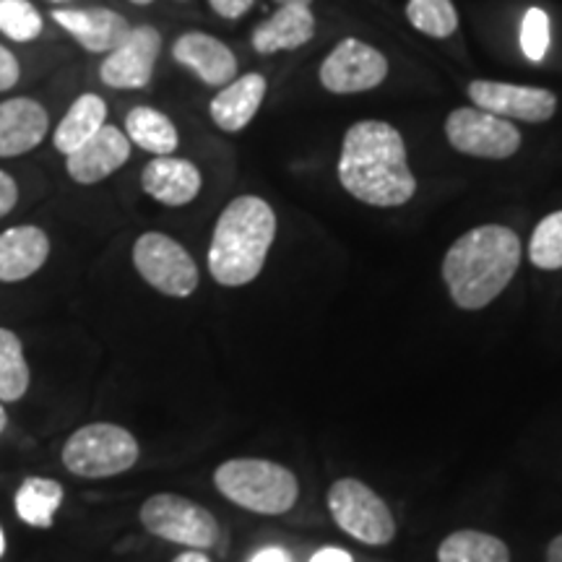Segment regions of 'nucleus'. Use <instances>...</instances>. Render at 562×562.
<instances>
[{"label":"nucleus","instance_id":"1","mask_svg":"<svg viewBox=\"0 0 562 562\" xmlns=\"http://www.w3.org/2000/svg\"><path fill=\"white\" fill-rule=\"evenodd\" d=\"M336 175L344 191L364 206L396 209L417 193L402 133L385 121H360L344 133Z\"/></svg>","mask_w":562,"mask_h":562},{"label":"nucleus","instance_id":"2","mask_svg":"<svg viewBox=\"0 0 562 562\" xmlns=\"http://www.w3.org/2000/svg\"><path fill=\"white\" fill-rule=\"evenodd\" d=\"M521 256V237L505 224H482L463 232L440 266L453 305L469 313L492 305L516 277Z\"/></svg>","mask_w":562,"mask_h":562},{"label":"nucleus","instance_id":"3","mask_svg":"<svg viewBox=\"0 0 562 562\" xmlns=\"http://www.w3.org/2000/svg\"><path fill=\"white\" fill-rule=\"evenodd\" d=\"M277 240V214L258 195H237L216 220L209 245V273L222 286H245L261 277Z\"/></svg>","mask_w":562,"mask_h":562},{"label":"nucleus","instance_id":"4","mask_svg":"<svg viewBox=\"0 0 562 562\" xmlns=\"http://www.w3.org/2000/svg\"><path fill=\"white\" fill-rule=\"evenodd\" d=\"M214 487L237 508L258 516H284L300 501L292 469L269 459H229L214 472Z\"/></svg>","mask_w":562,"mask_h":562},{"label":"nucleus","instance_id":"5","mask_svg":"<svg viewBox=\"0 0 562 562\" xmlns=\"http://www.w3.org/2000/svg\"><path fill=\"white\" fill-rule=\"evenodd\" d=\"M138 456L136 435L112 422H91L79 427L60 451L63 467L81 480H110L131 472Z\"/></svg>","mask_w":562,"mask_h":562},{"label":"nucleus","instance_id":"6","mask_svg":"<svg viewBox=\"0 0 562 562\" xmlns=\"http://www.w3.org/2000/svg\"><path fill=\"white\" fill-rule=\"evenodd\" d=\"M138 521L151 537L180 544L186 550H211L220 542V521L209 508L175 492H157L146 497Z\"/></svg>","mask_w":562,"mask_h":562},{"label":"nucleus","instance_id":"7","mask_svg":"<svg viewBox=\"0 0 562 562\" xmlns=\"http://www.w3.org/2000/svg\"><path fill=\"white\" fill-rule=\"evenodd\" d=\"M328 510L336 526L357 542L385 547L396 539V518L389 503L357 476H341L328 487Z\"/></svg>","mask_w":562,"mask_h":562},{"label":"nucleus","instance_id":"8","mask_svg":"<svg viewBox=\"0 0 562 562\" xmlns=\"http://www.w3.org/2000/svg\"><path fill=\"white\" fill-rule=\"evenodd\" d=\"M133 266L138 277L165 297L186 300L199 290V266L178 240L165 232H144L133 243Z\"/></svg>","mask_w":562,"mask_h":562},{"label":"nucleus","instance_id":"9","mask_svg":"<svg viewBox=\"0 0 562 562\" xmlns=\"http://www.w3.org/2000/svg\"><path fill=\"white\" fill-rule=\"evenodd\" d=\"M446 138L456 151L476 159H510L521 149V131L480 108L453 110L446 121Z\"/></svg>","mask_w":562,"mask_h":562},{"label":"nucleus","instance_id":"10","mask_svg":"<svg viewBox=\"0 0 562 562\" xmlns=\"http://www.w3.org/2000/svg\"><path fill=\"white\" fill-rule=\"evenodd\" d=\"M389 76V58L368 42L347 37L321 63L318 81L331 94H362L381 87Z\"/></svg>","mask_w":562,"mask_h":562},{"label":"nucleus","instance_id":"11","mask_svg":"<svg viewBox=\"0 0 562 562\" xmlns=\"http://www.w3.org/2000/svg\"><path fill=\"white\" fill-rule=\"evenodd\" d=\"M467 91L474 108L487 110L492 115L503 117V121H521L537 125L547 123L558 112V97L550 89L476 79L469 83Z\"/></svg>","mask_w":562,"mask_h":562},{"label":"nucleus","instance_id":"12","mask_svg":"<svg viewBox=\"0 0 562 562\" xmlns=\"http://www.w3.org/2000/svg\"><path fill=\"white\" fill-rule=\"evenodd\" d=\"M161 53V34L149 24L133 26L123 45L108 53L100 66V79L112 89L149 87Z\"/></svg>","mask_w":562,"mask_h":562},{"label":"nucleus","instance_id":"13","mask_svg":"<svg viewBox=\"0 0 562 562\" xmlns=\"http://www.w3.org/2000/svg\"><path fill=\"white\" fill-rule=\"evenodd\" d=\"M131 159V140L115 125H102L100 133H94L87 144L79 146L74 154L66 157V170L70 180L79 186H94V182L108 180L115 175L125 161Z\"/></svg>","mask_w":562,"mask_h":562},{"label":"nucleus","instance_id":"14","mask_svg":"<svg viewBox=\"0 0 562 562\" xmlns=\"http://www.w3.org/2000/svg\"><path fill=\"white\" fill-rule=\"evenodd\" d=\"M172 58L206 87H227L237 79V58L222 40L206 32H186L175 40Z\"/></svg>","mask_w":562,"mask_h":562},{"label":"nucleus","instance_id":"15","mask_svg":"<svg viewBox=\"0 0 562 562\" xmlns=\"http://www.w3.org/2000/svg\"><path fill=\"white\" fill-rule=\"evenodd\" d=\"M55 24L63 26L83 50L108 55L123 45L133 26L128 19L112 9H55Z\"/></svg>","mask_w":562,"mask_h":562},{"label":"nucleus","instance_id":"16","mask_svg":"<svg viewBox=\"0 0 562 562\" xmlns=\"http://www.w3.org/2000/svg\"><path fill=\"white\" fill-rule=\"evenodd\" d=\"M50 131V115L32 97L0 102V159L30 154Z\"/></svg>","mask_w":562,"mask_h":562},{"label":"nucleus","instance_id":"17","mask_svg":"<svg viewBox=\"0 0 562 562\" xmlns=\"http://www.w3.org/2000/svg\"><path fill=\"white\" fill-rule=\"evenodd\" d=\"M140 188H144L146 195H151L154 201L161 203V206L180 209L199 199L203 178L193 161L170 154V157H154L144 167V172H140Z\"/></svg>","mask_w":562,"mask_h":562},{"label":"nucleus","instance_id":"18","mask_svg":"<svg viewBox=\"0 0 562 562\" xmlns=\"http://www.w3.org/2000/svg\"><path fill=\"white\" fill-rule=\"evenodd\" d=\"M50 258V237L34 224L0 232V281L16 284L37 273Z\"/></svg>","mask_w":562,"mask_h":562},{"label":"nucleus","instance_id":"19","mask_svg":"<svg viewBox=\"0 0 562 562\" xmlns=\"http://www.w3.org/2000/svg\"><path fill=\"white\" fill-rule=\"evenodd\" d=\"M269 91V81L261 74H245L220 89L209 104V115L224 133H240L258 115Z\"/></svg>","mask_w":562,"mask_h":562},{"label":"nucleus","instance_id":"20","mask_svg":"<svg viewBox=\"0 0 562 562\" xmlns=\"http://www.w3.org/2000/svg\"><path fill=\"white\" fill-rule=\"evenodd\" d=\"M315 37V16L311 5H277L269 19L252 30V50L261 55L286 53L305 47Z\"/></svg>","mask_w":562,"mask_h":562},{"label":"nucleus","instance_id":"21","mask_svg":"<svg viewBox=\"0 0 562 562\" xmlns=\"http://www.w3.org/2000/svg\"><path fill=\"white\" fill-rule=\"evenodd\" d=\"M102 125H108V102L100 94H81L79 100L70 104L63 121L58 123L53 136V146L63 157L74 154L79 146L102 131Z\"/></svg>","mask_w":562,"mask_h":562},{"label":"nucleus","instance_id":"22","mask_svg":"<svg viewBox=\"0 0 562 562\" xmlns=\"http://www.w3.org/2000/svg\"><path fill=\"white\" fill-rule=\"evenodd\" d=\"M125 136L154 157H170L180 146V133L170 117L146 104H138L125 115Z\"/></svg>","mask_w":562,"mask_h":562},{"label":"nucleus","instance_id":"23","mask_svg":"<svg viewBox=\"0 0 562 562\" xmlns=\"http://www.w3.org/2000/svg\"><path fill=\"white\" fill-rule=\"evenodd\" d=\"M66 490L58 480L50 476H26L13 497L16 516L32 529H50L55 521V513L63 505Z\"/></svg>","mask_w":562,"mask_h":562},{"label":"nucleus","instance_id":"24","mask_svg":"<svg viewBox=\"0 0 562 562\" xmlns=\"http://www.w3.org/2000/svg\"><path fill=\"white\" fill-rule=\"evenodd\" d=\"M438 562H510V550L495 533L461 529L442 539Z\"/></svg>","mask_w":562,"mask_h":562},{"label":"nucleus","instance_id":"25","mask_svg":"<svg viewBox=\"0 0 562 562\" xmlns=\"http://www.w3.org/2000/svg\"><path fill=\"white\" fill-rule=\"evenodd\" d=\"M32 372L24 357V344L11 328H0V402H19L30 391Z\"/></svg>","mask_w":562,"mask_h":562},{"label":"nucleus","instance_id":"26","mask_svg":"<svg viewBox=\"0 0 562 562\" xmlns=\"http://www.w3.org/2000/svg\"><path fill=\"white\" fill-rule=\"evenodd\" d=\"M406 19L414 30L432 40H448L459 30V11L453 0H409Z\"/></svg>","mask_w":562,"mask_h":562},{"label":"nucleus","instance_id":"27","mask_svg":"<svg viewBox=\"0 0 562 562\" xmlns=\"http://www.w3.org/2000/svg\"><path fill=\"white\" fill-rule=\"evenodd\" d=\"M529 261L542 271L562 269V211H552L531 232Z\"/></svg>","mask_w":562,"mask_h":562},{"label":"nucleus","instance_id":"28","mask_svg":"<svg viewBox=\"0 0 562 562\" xmlns=\"http://www.w3.org/2000/svg\"><path fill=\"white\" fill-rule=\"evenodd\" d=\"M42 16L30 0H0V34L13 42H32L42 34Z\"/></svg>","mask_w":562,"mask_h":562},{"label":"nucleus","instance_id":"29","mask_svg":"<svg viewBox=\"0 0 562 562\" xmlns=\"http://www.w3.org/2000/svg\"><path fill=\"white\" fill-rule=\"evenodd\" d=\"M521 50L531 63H542L550 50V16L537 5L526 11L521 21Z\"/></svg>","mask_w":562,"mask_h":562},{"label":"nucleus","instance_id":"30","mask_svg":"<svg viewBox=\"0 0 562 562\" xmlns=\"http://www.w3.org/2000/svg\"><path fill=\"white\" fill-rule=\"evenodd\" d=\"M21 79V66L9 47L0 45V91H9Z\"/></svg>","mask_w":562,"mask_h":562},{"label":"nucleus","instance_id":"31","mask_svg":"<svg viewBox=\"0 0 562 562\" xmlns=\"http://www.w3.org/2000/svg\"><path fill=\"white\" fill-rule=\"evenodd\" d=\"M252 5H256V0H209V9L214 11L216 16L229 19V21L243 19Z\"/></svg>","mask_w":562,"mask_h":562},{"label":"nucleus","instance_id":"32","mask_svg":"<svg viewBox=\"0 0 562 562\" xmlns=\"http://www.w3.org/2000/svg\"><path fill=\"white\" fill-rule=\"evenodd\" d=\"M19 203V186L9 172L0 170V220L9 216Z\"/></svg>","mask_w":562,"mask_h":562},{"label":"nucleus","instance_id":"33","mask_svg":"<svg viewBox=\"0 0 562 562\" xmlns=\"http://www.w3.org/2000/svg\"><path fill=\"white\" fill-rule=\"evenodd\" d=\"M311 562H355L351 560V554L347 550H341V547H323L311 558Z\"/></svg>","mask_w":562,"mask_h":562},{"label":"nucleus","instance_id":"34","mask_svg":"<svg viewBox=\"0 0 562 562\" xmlns=\"http://www.w3.org/2000/svg\"><path fill=\"white\" fill-rule=\"evenodd\" d=\"M250 562H292V560L290 554L281 550V547H266V550L258 552Z\"/></svg>","mask_w":562,"mask_h":562},{"label":"nucleus","instance_id":"35","mask_svg":"<svg viewBox=\"0 0 562 562\" xmlns=\"http://www.w3.org/2000/svg\"><path fill=\"white\" fill-rule=\"evenodd\" d=\"M547 562H562V533H558L547 547Z\"/></svg>","mask_w":562,"mask_h":562},{"label":"nucleus","instance_id":"36","mask_svg":"<svg viewBox=\"0 0 562 562\" xmlns=\"http://www.w3.org/2000/svg\"><path fill=\"white\" fill-rule=\"evenodd\" d=\"M172 562H211V560L201 550H186V552H180Z\"/></svg>","mask_w":562,"mask_h":562},{"label":"nucleus","instance_id":"37","mask_svg":"<svg viewBox=\"0 0 562 562\" xmlns=\"http://www.w3.org/2000/svg\"><path fill=\"white\" fill-rule=\"evenodd\" d=\"M277 5H313V0H273Z\"/></svg>","mask_w":562,"mask_h":562},{"label":"nucleus","instance_id":"38","mask_svg":"<svg viewBox=\"0 0 562 562\" xmlns=\"http://www.w3.org/2000/svg\"><path fill=\"white\" fill-rule=\"evenodd\" d=\"M5 427H9V414H5V406L0 402V432H3Z\"/></svg>","mask_w":562,"mask_h":562},{"label":"nucleus","instance_id":"39","mask_svg":"<svg viewBox=\"0 0 562 562\" xmlns=\"http://www.w3.org/2000/svg\"><path fill=\"white\" fill-rule=\"evenodd\" d=\"M3 554H5V533L0 529V558H3Z\"/></svg>","mask_w":562,"mask_h":562},{"label":"nucleus","instance_id":"40","mask_svg":"<svg viewBox=\"0 0 562 562\" xmlns=\"http://www.w3.org/2000/svg\"><path fill=\"white\" fill-rule=\"evenodd\" d=\"M131 3H133V5H151L154 0H131Z\"/></svg>","mask_w":562,"mask_h":562},{"label":"nucleus","instance_id":"41","mask_svg":"<svg viewBox=\"0 0 562 562\" xmlns=\"http://www.w3.org/2000/svg\"><path fill=\"white\" fill-rule=\"evenodd\" d=\"M50 3H70V0H50Z\"/></svg>","mask_w":562,"mask_h":562},{"label":"nucleus","instance_id":"42","mask_svg":"<svg viewBox=\"0 0 562 562\" xmlns=\"http://www.w3.org/2000/svg\"><path fill=\"white\" fill-rule=\"evenodd\" d=\"M180 3H186V0H180Z\"/></svg>","mask_w":562,"mask_h":562}]
</instances>
